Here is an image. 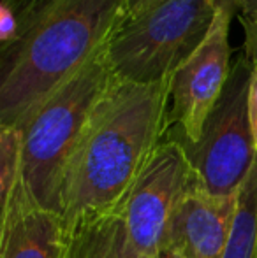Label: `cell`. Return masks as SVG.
<instances>
[{
  "label": "cell",
  "instance_id": "9a60e30c",
  "mask_svg": "<svg viewBox=\"0 0 257 258\" xmlns=\"http://www.w3.org/2000/svg\"><path fill=\"white\" fill-rule=\"evenodd\" d=\"M153 2H157V0H127V16L146 9V7L151 6Z\"/></svg>",
  "mask_w": 257,
  "mask_h": 258
},
{
  "label": "cell",
  "instance_id": "4fadbf2b",
  "mask_svg": "<svg viewBox=\"0 0 257 258\" xmlns=\"http://www.w3.org/2000/svg\"><path fill=\"white\" fill-rule=\"evenodd\" d=\"M238 18L245 32L243 54L247 56L252 69H257V13H240Z\"/></svg>",
  "mask_w": 257,
  "mask_h": 258
},
{
  "label": "cell",
  "instance_id": "6da1fadb",
  "mask_svg": "<svg viewBox=\"0 0 257 258\" xmlns=\"http://www.w3.org/2000/svg\"><path fill=\"white\" fill-rule=\"evenodd\" d=\"M169 81L141 85L115 76L90 116L65 174L64 221L122 211L169 130Z\"/></svg>",
  "mask_w": 257,
  "mask_h": 258
},
{
  "label": "cell",
  "instance_id": "5bb4252c",
  "mask_svg": "<svg viewBox=\"0 0 257 258\" xmlns=\"http://www.w3.org/2000/svg\"><path fill=\"white\" fill-rule=\"evenodd\" d=\"M248 114H250L252 134H254V141L257 146V69H254V72H252L250 93H248Z\"/></svg>",
  "mask_w": 257,
  "mask_h": 258
},
{
  "label": "cell",
  "instance_id": "277c9868",
  "mask_svg": "<svg viewBox=\"0 0 257 258\" xmlns=\"http://www.w3.org/2000/svg\"><path fill=\"white\" fill-rule=\"evenodd\" d=\"M219 0H157L130 14L108 42L117 78L151 85L169 81L212 28Z\"/></svg>",
  "mask_w": 257,
  "mask_h": 258
},
{
  "label": "cell",
  "instance_id": "7a4b0ae2",
  "mask_svg": "<svg viewBox=\"0 0 257 258\" xmlns=\"http://www.w3.org/2000/svg\"><path fill=\"white\" fill-rule=\"evenodd\" d=\"M127 0H18L16 34L0 46V125H18L108 44Z\"/></svg>",
  "mask_w": 257,
  "mask_h": 258
},
{
  "label": "cell",
  "instance_id": "30bf717a",
  "mask_svg": "<svg viewBox=\"0 0 257 258\" xmlns=\"http://www.w3.org/2000/svg\"><path fill=\"white\" fill-rule=\"evenodd\" d=\"M67 258H148L134 246L120 211L76 225Z\"/></svg>",
  "mask_w": 257,
  "mask_h": 258
},
{
  "label": "cell",
  "instance_id": "3957f363",
  "mask_svg": "<svg viewBox=\"0 0 257 258\" xmlns=\"http://www.w3.org/2000/svg\"><path fill=\"white\" fill-rule=\"evenodd\" d=\"M113 78L106 44L88 63L14 125L21 130L23 148L21 176L11 201L64 216V184L69 162L93 109Z\"/></svg>",
  "mask_w": 257,
  "mask_h": 258
},
{
  "label": "cell",
  "instance_id": "2e32d148",
  "mask_svg": "<svg viewBox=\"0 0 257 258\" xmlns=\"http://www.w3.org/2000/svg\"><path fill=\"white\" fill-rule=\"evenodd\" d=\"M240 13H257V0H236Z\"/></svg>",
  "mask_w": 257,
  "mask_h": 258
},
{
  "label": "cell",
  "instance_id": "52a82bcc",
  "mask_svg": "<svg viewBox=\"0 0 257 258\" xmlns=\"http://www.w3.org/2000/svg\"><path fill=\"white\" fill-rule=\"evenodd\" d=\"M199 181L183 148L166 137L139 174L122 207L134 246L148 258L164 248L176 207Z\"/></svg>",
  "mask_w": 257,
  "mask_h": 258
},
{
  "label": "cell",
  "instance_id": "e0dca14e",
  "mask_svg": "<svg viewBox=\"0 0 257 258\" xmlns=\"http://www.w3.org/2000/svg\"><path fill=\"white\" fill-rule=\"evenodd\" d=\"M155 258H180L175 251H171L169 248H162L161 251L155 255Z\"/></svg>",
  "mask_w": 257,
  "mask_h": 258
},
{
  "label": "cell",
  "instance_id": "8fae6325",
  "mask_svg": "<svg viewBox=\"0 0 257 258\" xmlns=\"http://www.w3.org/2000/svg\"><path fill=\"white\" fill-rule=\"evenodd\" d=\"M224 258H257V155L238 191V204Z\"/></svg>",
  "mask_w": 257,
  "mask_h": 258
},
{
  "label": "cell",
  "instance_id": "5b68a950",
  "mask_svg": "<svg viewBox=\"0 0 257 258\" xmlns=\"http://www.w3.org/2000/svg\"><path fill=\"white\" fill-rule=\"evenodd\" d=\"M252 72L247 56L241 54L219 102L206 118L201 137L195 143L176 141L202 186L217 197L238 195L255 162L257 146L248 114Z\"/></svg>",
  "mask_w": 257,
  "mask_h": 258
},
{
  "label": "cell",
  "instance_id": "7c38bea8",
  "mask_svg": "<svg viewBox=\"0 0 257 258\" xmlns=\"http://www.w3.org/2000/svg\"><path fill=\"white\" fill-rule=\"evenodd\" d=\"M21 130L14 125H0V201L2 209L9 204L21 176Z\"/></svg>",
  "mask_w": 257,
  "mask_h": 258
},
{
  "label": "cell",
  "instance_id": "9c48e42d",
  "mask_svg": "<svg viewBox=\"0 0 257 258\" xmlns=\"http://www.w3.org/2000/svg\"><path fill=\"white\" fill-rule=\"evenodd\" d=\"M71 235L64 216L11 201L0 214V258H67Z\"/></svg>",
  "mask_w": 257,
  "mask_h": 258
},
{
  "label": "cell",
  "instance_id": "ba28073f",
  "mask_svg": "<svg viewBox=\"0 0 257 258\" xmlns=\"http://www.w3.org/2000/svg\"><path fill=\"white\" fill-rule=\"evenodd\" d=\"M238 195H212L199 179L176 207L164 248L180 258H224Z\"/></svg>",
  "mask_w": 257,
  "mask_h": 258
},
{
  "label": "cell",
  "instance_id": "8992f818",
  "mask_svg": "<svg viewBox=\"0 0 257 258\" xmlns=\"http://www.w3.org/2000/svg\"><path fill=\"white\" fill-rule=\"evenodd\" d=\"M236 13H240L236 0H219L208 35L173 74L168 139L195 143L201 137L206 118L219 102L233 71L229 28Z\"/></svg>",
  "mask_w": 257,
  "mask_h": 258
}]
</instances>
